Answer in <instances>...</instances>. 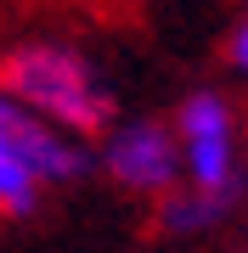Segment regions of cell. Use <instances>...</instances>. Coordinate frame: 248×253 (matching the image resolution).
<instances>
[{"mask_svg":"<svg viewBox=\"0 0 248 253\" xmlns=\"http://www.w3.org/2000/svg\"><path fill=\"white\" fill-rule=\"evenodd\" d=\"M0 84L40 113L46 124L68 129V135H107L119 124V101L101 68L68 40H23L0 56Z\"/></svg>","mask_w":248,"mask_h":253,"instance_id":"obj_1","label":"cell"},{"mask_svg":"<svg viewBox=\"0 0 248 253\" xmlns=\"http://www.w3.org/2000/svg\"><path fill=\"white\" fill-rule=\"evenodd\" d=\"M96 169V152L79 135L46 124L0 84V214L28 219L51 186H79Z\"/></svg>","mask_w":248,"mask_h":253,"instance_id":"obj_2","label":"cell"},{"mask_svg":"<svg viewBox=\"0 0 248 253\" xmlns=\"http://www.w3.org/2000/svg\"><path fill=\"white\" fill-rule=\"evenodd\" d=\"M175 135H181V163L192 191H214V197H248V174L237 158V107L226 90H186L175 101Z\"/></svg>","mask_w":248,"mask_h":253,"instance_id":"obj_3","label":"cell"},{"mask_svg":"<svg viewBox=\"0 0 248 253\" xmlns=\"http://www.w3.org/2000/svg\"><path fill=\"white\" fill-rule=\"evenodd\" d=\"M96 169L119 191H130V197L164 203L186 180L181 135H175V124H164V118H119L101 135V146H96Z\"/></svg>","mask_w":248,"mask_h":253,"instance_id":"obj_4","label":"cell"},{"mask_svg":"<svg viewBox=\"0 0 248 253\" xmlns=\"http://www.w3.org/2000/svg\"><path fill=\"white\" fill-rule=\"evenodd\" d=\"M243 208V197H214V191H192V186H175L164 203H152V225L175 236V242H192V236L220 231L231 214Z\"/></svg>","mask_w":248,"mask_h":253,"instance_id":"obj_5","label":"cell"},{"mask_svg":"<svg viewBox=\"0 0 248 253\" xmlns=\"http://www.w3.org/2000/svg\"><path fill=\"white\" fill-rule=\"evenodd\" d=\"M220 56H226V68L237 73V79H248V6H243V17L231 23V34H226Z\"/></svg>","mask_w":248,"mask_h":253,"instance_id":"obj_6","label":"cell"},{"mask_svg":"<svg viewBox=\"0 0 248 253\" xmlns=\"http://www.w3.org/2000/svg\"><path fill=\"white\" fill-rule=\"evenodd\" d=\"M243 6H248V0H243Z\"/></svg>","mask_w":248,"mask_h":253,"instance_id":"obj_7","label":"cell"}]
</instances>
